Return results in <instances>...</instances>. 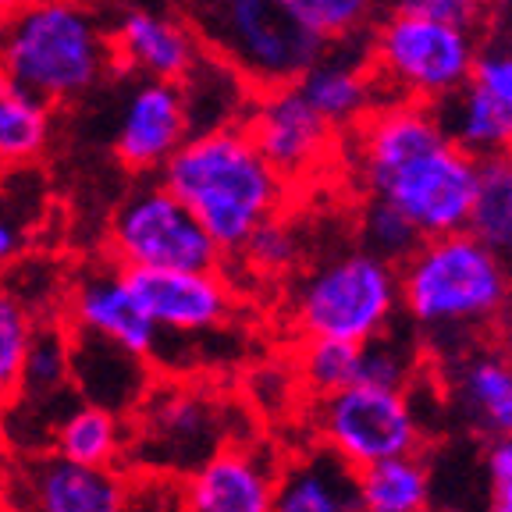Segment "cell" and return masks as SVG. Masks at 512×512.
<instances>
[{
	"instance_id": "6da1fadb",
	"label": "cell",
	"mask_w": 512,
	"mask_h": 512,
	"mask_svg": "<svg viewBox=\"0 0 512 512\" xmlns=\"http://www.w3.org/2000/svg\"><path fill=\"white\" fill-rule=\"evenodd\" d=\"M345 164L363 196L392 203L424 239L470 221L480 160L445 136L431 104L381 100L345 132Z\"/></svg>"
},
{
	"instance_id": "7a4b0ae2",
	"label": "cell",
	"mask_w": 512,
	"mask_h": 512,
	"mask_svg": "<svg viewBox=\"0 0 512 512\" xmlns=\"http://www.w3.org/2000/svg\"><path fill=\"white\" fill-rule=\"evenodd\" d=\"M157 178L192 210L224 256L239 253L288 200V178L256 150L242 125L189 132Z\"/></svg>"
},
{
	"instance_id": "3957f363",
	"label": "cell",
	"mask_w": 512,
	"mask_h": 512,
	"mask_svg": "<svg viewBox=\"0 0 512 512\" xmlns=\"http://www.w3.org/2000/svg\"><path fill=\"white\" fill-rule=\"evenodd\" d=\"M399 296L434 345H466L512 313V267L466 228L431 235L399 264Z\"/></svg>"
},
{
	"instance_id": "277c9868",
	"label": "cell",
	"mask_w": 512,
	"mask_h": 512,
	"mask_svg": "<svg viewBox=\"0 0 512 512\" xmlns=\"http://www.w3.org/2000/svg\"><path fill=\"white\" fill-rule=\"evenodd\" d=\"M0 75L50 107L96 93L114 75L104 18L86 0H29L0 18Z\"/></svg>"
},
{
	"instance_id": "5b68a950",
	"label": "cell",
	"mask_w": 512,
	"mask_h": 512,
	"mask_svg": "<svg viewBox=\"0 0 512 512\" xmlns=\"http://www.w3.org/2000/svg\"><path fill=\"white\" fill-rule=\"evenodd\" d=\"M200 47L253 89L299 82L328 43L292 11L288 0H178Z\"/></svg>"
},
{
	"instance_id": "8992f818",
	"label": "cell",
	"mask_w": 512,
	"mask_h": 512,
	"mask_svg": "<svg viewBox=\"0 0 512 512\" xmlns=\"http://www.w3.org/2000/svg\"><path fill=\"white\" fill-rule=\"evenodd\" d=\"M399 310V267L363 246L328 256L292 292L299 338L370 342L392 331Z\"/></svg>"
},
{
	"instance_id": "52a82bcc",
	"label": "cell",
	"mask_w": 512,
	"mask_h": 512,
	"mask_svg": "<svg viewBox=\"0 0 512 512\" xmlns=\"http://www.w3.org/2000/svg\"><path fill=\"white\" fill-rule=\"evenodd\" d=\"M477 50V32L399 8L374 18L363 40V54L384 100H413L431 107L473 79Z\"/></svg>"
},
{
	"instance_id": "ba28073f",
	"label": "cell",
	"mask_w": 512,
	"mask_h": 512,
	"mask_svg": "<svg viewBox=\"0 0 512 512\" xmlns=\"http://www.w3.org/2000/svg\"><path fill=\"white\" fill-rule=\"evenodd\" d=\"M313 416L320 448H328L349 470L427 448L413 392L395 384L356 381L342 392L313 399Z\"/></svg>"
},
{
	"instance_id": "9c48e42d",
	"label": "cell",
	"mask_w": 512,
	"mask_h": 512,
	"mask_svg": "<svg viewBox=\"0 0 512 512\" xmlns=\"http://www.w3.org/2000/svg\"><path fill=\"white\" fill-rule=\"evenodd\" d=\"M107 260L121 271L157 267V271H203L221 267L224 253L175 192L143 182L114 207L107 224Z\"/></svg>"
},
{
	"instance_id": "30bf717a",
	"label": "cell",
	"mask_w": 512,
	"mask_h": 512,
	"mask_svg": "<svg viewBox=\"0 0 512 512\" xmlns=\"http://www.w3.org/2000/svg\"><path fill=\"white\" fill-rule=\"evenodd\" d=\"M242 128L288 182L313 175L338 146V132L313 111L296 82L256 89Z\"/></svg>"
},
{
	"instance_id": "8fae6325",
	"label": "cell",
	"mask_w": 512,
	"mask_h": 512,
	"mask_svg": "<svg viewBox=\"0 0 512 512\" xmlns=\"http://www.w3.org/2000/svg\"><path fill=\"white\" fill-rule=\"evenodd\" d=\"M64 306H68L64 324L75 335L100 338V342L114 345V349L128 352L143 363L157 356L164 335L157 331L150 313L143 310L136 288L128 285V274L111 260L86 267L64 292Z\"/></svg>"
},
{
	"instance_id": "7c38bea8",
	"label": "cell",
	"mask_w": 512,
	"mask_h": 512,
	"mask_svg": "<svg viewBox=\"0 0 512 512\" xmlns=\"http://www.w3.org/2000/svg\"><path fill=\"white\" fill-rule=\"evenodd\" d=\"M125 274L160 335H214L235 320L239 296L221 267H203V271L136 267Z\"/></svg>"
},
{
	"instance_id": "4fadbf2b",
	"label": "cell",
	"mask_w": 512,
	"mask_h": 512,
	"mask_svg": "<svg viewBox=\"0 0 512 512\" xmlns=\"http://www.w3.org/2000/svg\"><path fill=\"white\" fill-rule=\"evenodd\" d=\"M114 50V72H128L132 79L182 82L200 61L203 47L182 11L160 4H125L107 25Z\"/></svg>"
},
{
	"instance_id": "5bb4252c",
	"label": "cell",
	"mask_w": 512,
	"mask_h": 512,
	"mask_svg": "<svg viewBox=\"0 0 512 512\" xmlns=\"http://www.w3.org/2000/svg\"><path fill=\"white\" fill-rule=\"evenodd\" d=\"M128 491L132 480L118 466H82L54 452H29L11 480L25 512H128Z\"/></svg>"
},
{
	"instance_id": "9a60e30c",
	"label": "cell",
	"mask_w": 512,
	"mask_h": 512,
	"mask_svg": "<svg viewBox=\"0 0 512 512\" xmlns=\"http://www.w3.org/2000/svg\"><path fill=\"white\" fill-rule=\"evenodd\" d=\"M189 132V114H185L178 82L132 79L114 121L111 153L132 175H157Z\"/></svg>"
},
{
	"instance_id": "2e32d148",
	"label": "cell",
	"mask_w": 512,
	"mask_h": 512,
	"mask_svg": "<svg viewBox=\"0 0 512 512\" xmlns=\"http://www.w3.org/2000/svg\"><path fill=\"white\" fill-rule=\"evenodd\" d=\"M278 470L260 448L221 445L182 484V512H271Z\"/></svg>"
},
{
	"instance_id": "e0dca14e",
	"label": "cell",
	"mask_w": 512,
	"mask_h": 512,
	"mask_svg": "<svg viewBox=\"0 0 512 512\" xmlns=\"http://www.w3.org/2000/svg\"><path fill=\"white\" fill-rule=\"evenodd\" d=\"M313 111L345 136L384 100L374 72H370L363 43H331L296 82Z\"/></svg>"
},
{
	"instance_id": "ac0fdd59",
	"label": "cell",
	"mask_w": 512,
	"mask_h": 512,
	"mask_svg": "<svg viewBox=\"0 0 512 512\" xmlns=\"http://www.w3.org/2000/svg\"><path fill=\"white\" fill-rule=\"evenodd\" d=\"M214 431V406L200 395L171 392L143 402L136 434H128V452L150 448V456L168 470H192L214 452L207 434Z\"/></svg>"
},
{
	"instance_id": "d6986e66",
	"label": "cell",
	"mask_w": 512,
	"mask_h": 512,
	"mask_svg": "<svg viewBox=\"0 0 512 512\" xmlns=\"http://www.w3.org/2000/svg\"><path fill=\"white\" fill-rule=\"evenodd\" d=\"M452 399L477 438H512V352L470 345L452 360Z\"/></svg>"
},
{
	"instance_id": "ffe728a7",
	"label": "cell",
	"mask_w": 512,
	"mask_h": 512,
	"mask_svg": "<svg viewBox=\"0 0 512 512\" xmlns=\"http://www.w3.org/2000/svg\"><path fill=\"white\" fill-rule=\"evenodd\" d=\"M271 512H360L352 470L328 448L278 470Z\"/></svg>"
},
{
	"instance_id": "44dd1931",
	"label": "cell",
	"mask_w": 512,
	"mask_h": 512,
	"mask_svg": "<svg viewBox=\"0 0 512 512\" xmlns=\"http://www.w3.org/2000/svg\"><path fill=\"white\" fill-rule=\"evenodd\" d=\"M434 114L445 136L470 157L488 160L495 153L512 150V114L473 79L456 93H448L441 104H434Z\"/></svg>"
},
{
	"instance_id": "7402d4cb",
	"label": "cell",
	"mask_w": 512,
	"mask_h": 512,
	"mask_svg": "<svg viewBox=\"0 0 512 512\" xmlns=\"http://www.w3.org/2000/svg\"><path fill=\"white\" fill-rule=\"evenodd\" d=\"M47 452L82 466H118L128 456V424L118 416V409L82 402L57 416Z\"/></svg>"
},
{
	"instance_id": "603a6c76",
	"label": "cell",
	"mask_w": 512,
	"mask_h": 512,
	"mask_svg": "<svg viewBox=\"0 0 512 512\" xmlns=\"http://www.w3.org/2000/svg\"><path fill=\"white\" fill-rule=\"evenodd\" d=\"M360 512H427L431 509V470L424 452L392 456L352 470Z\"/></svg>"
},
{
	"instance_id": "cb8c5ba5",
	"label": "cell",
	"mask_w": 512,
	"mask_h": 512,
	"mask_svg": "<svg viewBox=\"0 0 512 512\" xmlns=\"http://www.w3.org/2000/svg\"><path fill=\"white\" fill-rule=\"evenodd\" d=\"M54 107L0 75V171L25 168L50 146Z\"/></svg>"
},
{
	"instance_id": "d4e9b609",
	"label": "cell",
	"mask_w": 512,
	"mask_h": 512,
	"mask_svg": "<svg viewBox=\"0 0 512 512\" xmlns=\"http://www.w3.org/2000/svg\"><path fill=\"white\" fill-rule=\"evenodd\" d=\"M178 86H182L185 93H207V100H203V96L200 100H185V114H189L192 132L242 125L249 100H253V93H256L235 68H228L224 61L210 57L207 50H203L200 61L192 64V72L185 75Z\"/></svg>"
},
{
	"instance_id": "484cf974",
	"label": "cell",
	"mask_w": 512,
	"mask_h": 512,
	"mask_svg": "<svg viewBox=\"0 0 512 512\" xmlns=\"http://www.w3.org/2000/svg\"><path fill=\"white\" fill-rule=\"evenodd\" d=\"M466 232L477 235L491 253L512 267V150L480 160Z\"/></svg>"
},
{
	"instance_id": "4316f807",
	"label": "cell",
	"mask_w": 512,
	"mask_h": 512,
	"mask_svg": "<svg viewBox=\"0 0 512 512\" xmlns=\"http://www.w3.org/2000/svg\"><path fill=\"white\" fill-rule=\"evenodd\" d=\"M40 192L43 182L29 164L0 171V278H8L29 249L36 210L43 207Z\"/></svg>"
},
{
	"instance_id": "83f0119b",
	"label": "cell",
	"mask_w": 512,
	"mask_h": 512,
	"mask_svg": "<svg viewBox=\"0 0 512 512\" xmlns=\"http://www.w3.org/2000/svg\"><path fill=\"white\" fill-rule=\"evenodd\" d=\"M296 377L310 399H324L363 381V342L342 338H299Z\"/></svg>"
},
{
	"instance_id": "f1b7e54d",
	"label": "cell",
	"mask_w": 512,
	"mask_h": 512,
	"mask_svg": "<svg viewBox=\"0 0 512 512\" xmlns=\"http://www.w3.org/2000/svg\"><path fill=\"white\" fill-rule=\"evenodd\" d=\"M36 328H40L36 310L18 296L8 278H0V409H8L22 395L25 356Z\"/></svg>"
},
{
	"instance_id": "f546056e",
	"label": "cell",
	"mask_w": 512,
	"mask_h": 512,
	"mask_svg": "<svg viewBox=\"0 0 512 512\" xmlns=\"http://www.w3.org/2000/svg\"><path fill=\"white\" fill-rule=\"evenodd\" d=\"M68 384H72V328L40 320L29 356H25L22 395L50 399V395H61Z\"/></svg>"
},
{
	"instance_id": "4dcf8cb0",
	"label": "cell",
	"mask_w": 512,
	"mask_h": 512,
	"mask_svg": "<svg viewBox=\"0 0 512 512\" xmlns=\"http://www.w3.org/2000/svg\"><path fill=\"white\" fill-rule=\"evenodd\" d=\"M292 11L328 43H360L374 22L377 0H288Z\"/></svg>"
},
{
	"instance_id": "1f68e13d",
	"label": "cell",
	"mask_w": 512,
	"mask_h": 512,
	"mask_svg": "<svg viewBox=\"0 0 512 512\" xmlns=\"http://www.w3.org/2000/svg\"><path fill=\"white\" fill-rule=\"evenodd\" d=\"M424 235L416 232L413 221L406 214L392 207V203L374 200V196H363V210H360V246L370 253L392 260L395 267L420 246Z\"/></svg>"
},
{
	"instance_id": "d6a6232c",
	"label": "cell",
	"mask_w": 512,
	"mask_h": 512,
	"mask_svg": "<svg viewBox=\"0 0 512 512\" xmlns=\"http://www.w3.org/2000/svg\"><path fill=\"white\" fill-rule=\"evenodd\" d=\"M235 256H242L264 278H281L299 264V232L281 214H274L242 242Z\"/></svg>"
},
{
	"instance_id": "836d02e7",
	"label": "cell",
	"mask_w": 512,
	"mask_h": 512,
	"mask_svg": "<svg viewBox=\"0 0 512 512\" xmlns=\"http://www.w3.org/2000/svg\"><path fill=\"white\" fill-rule=\"evenodd\" d=\"M363 381L374 384H395V388H409L413 381V360L392 335L370 338L363 342Z\"/></svg>"
},
{
	"instance_id": "e575fe53",
	"label": "cell",
	"mask_w": 512,
	"mask_h": 512,
	"mask_svg": "<svg viewBox=\"0 0 512 512\" xmlns=\"http://www.w3.org/2000/svg\"><path fill=\"white\" fill-rule=\"evenodd\" d=\"M473 82L488 89L498 104L512 114V40L480 43L477 64H473Z\"/></svg>"
},
{
	"instance_id": "d590c367",
	"label": "cell",
	"mask_w": 512,
	"mask_h": 512,
	"mask_svg": "<svg viewBox=\"0 0 512 512\" xmlns=\"http://www.w3.org/2000/svg\"><path fill=\"white\" fill-rule=\"evenodd\" d=\"M395 8L470 32H480L488 25V0H395Z\"/></svg>"
},
{
	"instance_id": "8d00e7d4",
	"label": "cell",
	"mask_w": 512,
	"mask_h": 512,
	"mask_svg": "<svg viewBox=\"0 0 512 512\" xmlns=\"http://www.w3.org/2000/svg\"><path fill=\"white\" fill-rule=\"evenodd\" d=\"M484 473H488V509L484 512H512V438L488 441Z\"/></svg>"
},
{
	"instance_id": "74e56055",
	"label": "cell",
	"mask_w": 512,
	"mask_h": 512,
	"mask_svg": "<svg viewBox=\"0 0 512 512\" xmlns=\"http://www.w3.org/2000/svg\"><path fill=\"white\" fill-rule=\"evenodd\" d=\"M15 452H11V441L8 434L0 431V495L11 491V480H15Z\"/></svg>"
},
{
	"instance_id": "f35d334b",
	"label": "cell",
	"mask_w": 512,
	"mask_h": 512,
	"mask_svg": "<svg viewBox=\"0 0 512 512\" xmlns=\"http://www.w3.org/2000/svg\"><path fill=\"white\" fill-rule=\"evenodd\" d=\"M0 512H25V509L11 498V491H4V495H0Z\"/></svg>"
},
{
	"instance_id": "ab89813d",
	"label": "cell",
	"mask_w": 512,
	"mask_h": 512,
	"mask_svg": "<svg viewBox=\"0 0 512 512\" xmlns=\"http://www.w3.org/2000/svg\"><path fill=\"white\" fill-rule=\"evenodd\" d=\"M22 4H29V0H0V18H8L11 11H18Z\"/></svg>"
}]
</instances>
